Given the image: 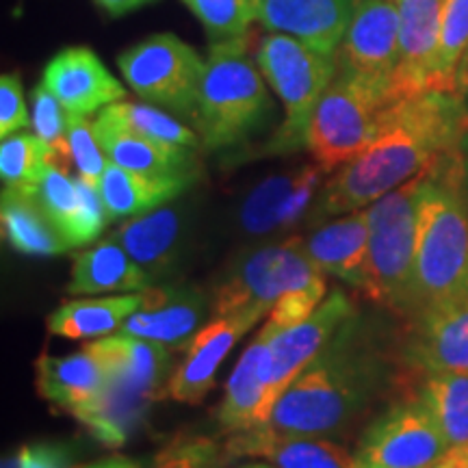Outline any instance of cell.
Segmentation results:
<instances>
[{
    "label": "cell",
    "instance_id": "cell-1",
    "mask_svg": "<svg viewBox=\"0 0 468 468\" xmlns=\"http://www.w3.org/2000/svg\"><path fill=\"white\" fill-rule=\"evenodd\" d=\"M468 113L458 93L427 91L395 102L384 124L356 159L338 169L310 207V219L367 208L460 148Z\"/></svg>",
    "mask_w": 468,
    "mask_h": 468
},
{
    "label": "cell",
    "instance_id": "cell-2",
    "mask_svg": "<svg viewBox=\"0 0 468 468\" xmlns=\"http://www.w3.org/2000/svg\"><path fill=\"white\" fill-rule=\"evenodd\" d=\"M384 378L371 336L358 313L351 314L280 395L267 425L319 438L345 434L382 390Z\"/></svg>",
    "mask_w": 468,
    "mask_h": 468
},
{
    "label": "cell",
    "instance_id": "cell-3",
    "mask_svg": "<svg viewBox=\"0 0 468 468\" xmlns=\"http://www.w3.org/2000/svg\"><path fill=\"white\" fill-rule=\"evenodd\" d=\"M462 302H468V183L462 148H455L427 169L420 186L406 317Z\"/></svg>",
    "mask_w": 468,
    "mask_h": 468
},
{
    "label": "cell",
    "instance_id": "cell-4",
    "mask_svg": "<svg viewBox=\"0 0 468 468\" xmlns=\"http://www.w3.org/2000/svg\"><path fill=\"white\" fill-rule=\"evenodd\" d=\"M85 349L102 362L109 388L104 399L80 423L107 447H122L145 406L169 395L172 356L159 343L126 335L101 338Z\"/></svg>",
    "mask_w": 468,
    "mask_h": 468
},
{
    "label": "cell",
    "instance_id": "cell-5",
    "mask_svg": "<svg viewBox=\"0 0 468 468\" xmlns=\"http://www.w3.org/2000/svg\"><path fill=\"white\" fill-rule=\"evenodd\" d=\"M265 76L248 57L245 37L210 44L196 120L208 150L243 142L267 111Z\"/></svg>",
    "mask_w": 468,
    "mask_h": 468
},
{
    "label": "cell",
    "instance_id": "cell-6",
    "mask_svg": "<svg viewBox=\"0 0 468 468\" xmlns=\"http://www.w3.org/2000/svg\"><path fill=\"white\" fill-rule=\"evenodd\" d=\"M425 172L367 207L368 251L360 291L371 302L399 314H408L412 292L419 197Z\"/></svg>",
    "mask_w": 468,
    "mask_h": 468
},
{
    "label": "cell",
    "instance_id": "cell-7",
    "mask_svg": "<svg viewBox=\"0 0 468 468\" xmlns=\"http://www.w3.org/2000/svg\"><path fill=\"white\" fill-rule=\"evenodd\" d=\"M256 63L280 96L286 113L267 152L291 154L306 148L314 109L338 72L336 57L317 52L291 35L273 33L261 42Z\"/></svg>",
    "mask_w": 468,
    "mask_h": 468
},
{
    "label": "cell",
    "instance_id": "cell-8",
    "mask_svg": "<svg viewBox=\"0 0 468 468\" xmlns=\"http://www.w3.org/2000/svg\"><path fill=\"white\" fill-rule=\"evenodd\" d=\"M395 102L399 101L393 93L336 72L308 128L306 148L313 161L325 174L347 165L376 139L386 111Z\"/></svg>",
    "mask_w": 468,
    "mask_h": 468
},
{
    "label": "cell",
    "instance_id": "cell-9",
    "mask_svg": "<svg viewBox=\"0 0 468 468\" xmlns=\"http://www.w3.org/2000/svg\"><path fill=\"white\" fill-rule=\"evenodd\" d=\"M117 68L144 101L178 115L197 111L204 58L174 33H156L134 44L117 57Z\"/></svg>",
    "mask_w": 468,
    "mask_h": 468
},
{
    "label": "cell",
    "instance_id": "cell-10",
    "mask_svg": "<svg viewBox=\"0 0 468 468\" xmlns=\"http://www.w3.org/2000/svg\"><path fill=\"white\" fill-rule=\"evenodd\" d=\"M321 276L325 273L308 259L300 237L251 251L219 284L213 300L215 317H226L248 306L271 310L286 292L302 289Z\"/></svg>",
    "mask_w": 468,
    "mask_h": 468
},
{
    "label": "cell",
    "instance_id": "cell-11",
    "mask_svg": "<svg viewBox=\"0 0 468 468\" xmlns=\"http://www.w3.org/2000/svg\"><path fill=\"white\" fill-rule=\"evenodd\" d=\"M449 449L436 419L417 397L373 420L354 455L358 468H434Z\"/></svg>",
    "mask_w": 468,
    "mask_h": 468
},
{
    "label": "cell",
    "instance_id": "cell-12",
    "mask_svg": "<svg viewBox=\"0 0 468 468\" xmlns=\"http://www.w3.org/2000/svg\"><path fill=\"white\" fill-rule=\"evenodd\" d=\"M351 314H356V306L347 292L335 291L306 321L269 338L265 360H262V386H265L262 414L267 423L280 395L325 347V343Z\"/></svg>",
    "mask_w": 468,
    "mask_h": 468
},
{
    "label": "cell",
    "instance_id": "cell-13",
    "mask_svg": "<svg viewBox=\"0 0 468 468\" xmlns=\"http://www.w3.org/2000/svg\"><path fill=\"white\" fill-rule=\"evenodd\" d=\"M397 58H399L397 0H358L351 25L336 50L338 72L393 93Z\"/></svg>",
    "mask_w": 468,
    "mask_h": 468
},
{
    "label": "cell",
    "instance_id": "cell-14",
    "mask_svg": "<svg viewBox=\"0 0 468 468\" xmlns=\"http://www.w3.org/2000/svg\"><path fill=\"white\" fill-rule=\"evenodd\" d=\"M267 313L269 308L248 306L234 310L226 317H218L202 327L186 349L185 360L169 378V397L180 403H191V406L204 401V397L215 386V373L230 354L234 343Z\"/></svg>",
    "mask_w": 468,
    "mask_h": 468
},
{
    "label": "cell",
    "instance_id": "cell-15",
    "mask_svg": "<svg viewBox=\"0 0 468 468\" xmlns=\"http://www.w3.org/2000/svg\"><path fill=\"white\" fill-rule=\"evenodd\" d=\"M447 0H397L399 58L393 76L395 101L434 91L441 17Z\"/></svg>",
    "mask_w": 468,
    "mask_h": 468
},
{
    "label": "cell",
    "instance_id": "cell-16",
    "mask_svg": "<svg viewBox=\"0 0 468 468\" xmlns=\"http://www.w3.org/2000/svg\"><path fill=\"white\" fill-rule=\"evenodd\" d=\"M142 292V308L122 324L117 335L145 338L169 351L189 349L207 313L202 292L180 286H148Z\"/></svg>",
    "mask_w": 468,
    "mask_h": 468
},
{
    "label": "cell",
    "instance_id": "cell-17",
    "mask_svg": "<svg viewBox=\"0 0 468 468\" xmlns=\"http://www.w3.org/2000/svg\"><path fill=\"white\" fill-rule=\"evenodd\" d=\"M224 452L228 460L259 458L276 468H358L356 455L343 444L319 436L278 431L269 425L230 434Z\"/></svg>",
    "mask_w": 468,
    "mask_h": 468
},
{
    "label": "cell",
    "instance_id": "cell-18",
    "mask_svg": "<svg viewBox=\"0 0 468 468\" xmlns=\"http://www.w3.org/2000/svg\"><path fill=\"white\" fill-rule=\"evenodd\" d=\"M44 83L68 113L91 115L124 101L126 90L96 52L85 46L61 50L44 69Z\"/></svg>",
    "mask_w": 468,
    "mask_h": 468
},
{
    "label": "cell",
    "instance_id": "cell-19",
    "mask_svg": "<svg viewBox=\"0 0 468 468\" xmlns=\"http://www.w3.org/2000/svg\"><path fill=\"white\" fill-rule=\"evenodd\" d=\"M403 358L427 376L468 373V302L427 310L414 317Z\"/></svg>",
    "mask_w": 468,
    "mask_h": 468
},
{
    "label": "cell",
    "instance_id": "cell-20",
    "mask_svg": "<svg viewBox=\"0 0 468 468\" xmlns=\"http://www.w3.org/2000/svg\"><path fill=\"white\" fill-rule=\"evenodd\" d=\"M358 0H261L262 27L336 57Z\"/></svg>",
    "mask_w": 468,
    "mask_h": 468
},
{
    "label": "cell",
    "instance_id": "cell-21",
    "mask_svg": "<svg viewBox=\"0 0 468 468\" xmlns=\"http://www.w3.org/2000/svg\"><path fill=\"white\" fill-rule=\"evenodd\" d=\"M325 172L317 163L303 165L295 172L271 176L251 189L241 207V226L250 234H267L295 224L306 213L321 176Z\"/></svg>",
    "mask_w": 468,
    "mask_h": 468
},
{
    "label": "cell",
    "instance_id": "cell-22",
    "mask_svg": "<svg viewBox=\"0 0 468 468\" xmlns=\"http://www.w3.org/2000/svg\"><path fill=\"white\" fill-rule=\"evenodd\" d=\"M35 373L39 395L74 419L96 408L109 388V376L102 362L87 349L66 358L42 354L35 360Z\"/></svg>",
    "mask_w": 468,
    "mask_h": 468
},
{
    "label": "cell",
    "instance_id": "cell-23",
    "mask_svg": "<svg viewBox=\"0 0 468 468\" xmlns=\"http://www.w3.org/2000/svg\"><path fill=\"white\" fill-rule=\"evenodd\" d=\"M308 259L324 273L336 276L362 289L368 251V213L367 208L354 210L345 218L321 226L306 241H302Z\"/></svg>",
    "mask_w": 468,
    "mask_h": 468
},
{
    "label": "cell",
    "instance_id": "cell-24",
    "mask_svg": "<svg viewBox=\"0 0 468 468\" xmlns=\"http://www.w3.org/2000/svg\"><path fill=\"white\" fill-rule=\"evenodd\" d=\"M98 144L107 159L131 172L148 176H183L189 165L191 154L180 145L159 144L144 134L117 126L98 115L93 122Z\"/></svg>",
    "mask_w": 468,
    "mask_h": 468
},
{
    "label": "cell",
    "instance_id": "cell-25",
    "mask_svg": "<svg viewBox=\"0 0 468 468\" xmlns=\"http://www.w3.org/2000/svg\"><path fill=\"white\" fill-rule=\"evenodd\" d=\"M191 183V176H148L107 163L101 183V196L109 219L137 218L161 204L174 200Z\"/></svg>",
    "mask_w": 468,
    "mask_h": 468
},
{
    "label": "cell",
    "instance_id": "cell-26",
    "mask_svg": "<svg viewBox=\"0 0 468 468\" xmlns=\"http://www.w3.org/2000/svg\"><path fill=\"white\" fill-rule=\"evenodd\" d=\"M269 338L271 336L265 330H261L256 341L243 351L230 379H228L224 401H221L218 412L219 425L226 434H237V431L251 430V427L267 425L265 414H262V395H265L262 360H265Z\"/></svg>",
    "mask_w": 468,
    "mask_h": 468
},
{
    "label": "cell",
    "instance_id": "cell-27",
    "mask_svg": "<svg viewBox=\"0 0 468 468\" xmlns=\"http://www.w3.org/2000/svg\"><path fill=\"white\" fill-rule=\"evenodd\" d=\"M180 218L174 208H159L154 213H144L131 218L111 234L131 259L137 262L150 278L165 273L178 251Z\"/></svg>",
    "mask_w": 468,
    "mask_h": 468
},
{
    "label": "cell",
    "instance_id": "cell-28",
    "mask_svg": "<svg viewBox=\"0 0 468 468\" xmlns=\"http://www.w3.org/2000/svg\"><path fill=\"white\" fill-rule=\"evenodd\" d=\"M152 278L115 241H104L96 248L74 256L69 295H98L111 291H144Z\"/></svg>",
    "mask_w": 468,
    "mask_h": 468
},
{
    "label": "cell",
    "instance_id": "cell-29",
    "mask_svg": "<svg viewBox=\"0 0 468 468\" xmlns=\"http://www.w3.org/2000/svg\"><path fill=\"white\" fill-rule=\"evenodd\" d=\"M3 232L9 245L28 256H57L66 254L69 245L52 219L46 215L37 196L17 189H3L0 204Z\"/></svg>",
    "mask_w": 468,
    "mask_h": 468
},
{
    "label": "cell",
    "instance_id": "cell-30",
    "mask_svg": "<svg viewBox=\"0 0 468 468\" xmlns=\"http://www.w3.org/2000/svg\"><path fill=\"white\" fill-rule=\"evenodd\" d=\"M144 303V292L101 297V300H74L58 306L46 319L50 335L63 338H98L113 335Z\"/></svg>",
    "mask_w": 468,
    "mask_h": 468
},
{
    "label": "cell",
    "instance_id": "cell-31",
    "mask_svg": "<svg viewBox=\"0 0 468 468\" xmlns=\"http://www.w3.org/2000/svg\"><path fill=\"white\" fill-rule=\"evenodd\" d=\"M419 397L452 447L468 444V373H431Z\"/></svg>",
    "mask_w": 468,
    "mask_h": 468
},
{
    "label": "cell",
    "instance_id": "cell-32",
    "mask_svg": "<svg viewBox=\"0 0 468 468\" xmlns=\"http://www.w3.org/2000/svg\"><path fill=\"white\" fill-rule=\"evenodd\" d=\"M52 163H57L55 150L37 134H11L0 144V178L9 189L35 196Z\"/></svg>",
    "mask_w": 468,
    "mask_h": 468
},
{
    "label": "cell",
    "instance_id": "cell-33",
    "mask_svg": "<svg viewBox=\"0 0 468 468\" xmlns=\"http://www.w3.org/2000/svg\"><path fill=\"white\" fill-rule=\"evenodd\" d=\"M468 61V0H447L438 35L434 91L458 93V74Z\"/></svg>",
    "mask_w": 468,
    "mask_h": 468
},
{
    "label": "cell",
    "instance_id": "cell-34",
    "mask_svg": "<svg viewBox=\"0 0 468 468\" xmlns=\"http://www.w3.org/2000/svg\"><path fill=\"white\" fill-rule=\"evenodd\" d=\"M98 115L113 122L117 126H124L128 131H134L144 134V137L154 139V142L159 144L180 145V148L186 150H193L200 145V139L196 137V133L189 131L183 122L174 120L172 115L165 113V111L150 107V104L120 101L104 107Z\"/></svg>",
    "mask_w": 468,
    "mask_h": 468
},
{
    "label": "cell",
    "instance_id": "cell-35",
    "mask_svg": "<svg viewBox=\"0 0 468 468\" xmlns=\"http://www.w3.org/2000/svg\"><path fill=\"white\" fill-rule=\"evenodd\" d=\"M200 20L210 44L245 37L261 17V0H183Z\"/></svg>",
    "mask_w": 468,
    "mask_h": 468
},
{
    "label": "cell",
    "instance_id": "cell-36",
    "mask_svg": "<svg viewBox=\"0 0 468 468\" xmlns=\"http://www.w3.org/2000/svg\"><path fill=\"white\" fill-rule=\"evenodd\" d=\"M35 196H37L39 204L44 207L46 215L52 219V224L57 226V230L61 232V237L72 248V239L80 215V191L76 180L69 178L66 169L52 163L46 169L42 185H39Z\"/></svg>",
    "mask_w": 468,
    "mask_h": 468
},
{
    "label": "cell",
    "instance_id": "cell-37",
    "mask_svg": "<svg viewBox=\"0 0 468 468\" xmlns=\"http://www.w3.org/2000/svg\"><path fill=\"white\" fill-rule=\"evenodd\" d=\"M228 462L224 447L213 438L180 434L163 444L150 468H224Z\"/></svg>",
    "mask_w": 468,
    "mask_h": 468
},
{
    "label": "cell",
    "instance_id": "cell-38",
    "mask_svg": "<svg viewBox=\"0 0 468 468\" xmlns=\"http://www.w3.org/2000/svg\"><path fill=\"white\" fill-rule=\"evenodd\" d=\"M31 126L35 128V134L55 150L57 161L69 159L68 111L63 109V104L57 101L55 93L46 87L44 80L33 90Z\"/></svg>",
    "mask_w": 468,
    "mask_h": 468
},
{
    "label": "cell",
    "instance_id": "cell-39",
    "mask_svg": "<svg viewBox=\"0 0 468 468\" xmlns=\"http://www.w3.org/2000/svg\"><path fill=\"white\" fill-rule=\"evenodd\" d=\"M325 300V276H321L302 289H295L286 292L284 297L273 303V308L269 310V321L262 330L269 336H276L280 332L291 330V327L300 325L302 321H306L310 314L317 310Z\"/></svg>",
    "mask_w": 468,
    "mask_h": 468
},
{
    "label": "cell",
    "instance_id": "cell-40",
    "mask_svg": "<svg viewBox=\"0 0 468 468\" xmlns=\"http://www.w3.org/2000/svg\"><path fill=\"white\" fill-rule=\"evenodd\" d=\"M68 150L79 174L91 183H101L107 169V159H104L107 154L98 144L93 124H90L85 115L68 113Z\"/></svg>",
    "mask_w": 468,
    "mask_h": 468
},
{
    "label": "cell",
    "instance_id": "cell-41",
    "mask_svg": "<svg viewBox=\"0 0 468 468\" xmlns=\"http://www.w3.org/2000/svg\"><path fill=\"white\" fill-rule=\"evenodd\" d=\"M31 126L25 90L17 74H3L0 79V134L11 137L17 131H25Z\"/></svg>",
    "mask_w": 468,
    "mask_h": 468
},
{
    "label": "cell",
    "instance_id": "cell-42",
    "mask_svg": "<svg viewBox=\"0 0 468 468\" xmlns=\"http://www.w3.org/2000/svg\"><path fill=\"white\" fill-rule=\"evenodd\" d=\"M16 464L17 468H69V453L61 444H25L17 453Z\"/></svg>",
    "mask_w": 468,
    "mask_h": 468
},
{
    "label": "cell",
    "instance_id": "cell-43",
    "mask_svg": "<svg viewBox=\"0 0 468 468\" xmlns=\"http://www.w3.org/2000/svg\"><path fill=\"white\" fill-rule=\"evenodd\" d=\"M434 468H468V444H455Z\"/></svg>",
    "mask_w": 468,
    "mask_h": 468
},
{
    "label": "cell",
    "instance_id": "cell-44",
    "mask_svg": "<svg viewBox=\"0 0 468 468\" xmlns=\"http://www.w3.org/2000/svg\"><path fill=\"white\" fill-rule=\"evenodd\" d=\"M148 3H152V0H98V5L107 9L111 16H124L128 11L144 7Z\"/></svg>",
    "mask_w": 468,
    "mask_h": 468
},
{
    "label": "cell",
    "instance_id": "cell-45",
    "mask_svg": "<svg viewBox=\"0 0 468 468\" xmlns=\"http://www.w3.org/2000/svg\"><path fill=\"white\" fill-rule=\"evenodd\" d=\"M83 468H142L137 462L128 460V458H107L102 462H96V464L83 466Z\"/></svg>",
    "mask_w": 468,
    "mask_h": 468
},
{
    "label": "cell",
    "instance_id": "cell-46",
    "mask_svg": "<svg viewBox=\"0 0 468 468\" xmlns=\"http://www.w3.org/2000/svg\"><path fill=\"white\" fill-rule=\"evenodd\" d=\"M458 96L466 98L468 96V61L462 66L458 74Z\"/></svg>",
    "mask_w": 468,
    "mask_h": 468
},
{
    "label": "cell",
    "instance_id": "cell-47",
    "mask_svg": "<svg viewBox=\"0 0 468 468\" xmlns=\"http://www.w3.org/2000/svg\"><path fill=\"white\" fill-rule=\"evenodd\" d=\"M462 156H464V167H466V183H468V131L464 133V137H462Z\"/></svg>",
    "mask_w": 468,
    "mask_h": 468
},
{
    "label": "cell",
    "instance_id": "cell-48",
    "mask_svg": "<svg viewBox=\"0 0 468 468\" xmlns=\"http://www.w3.org/2000/svg\"><path fill=\"white\" fill-rule=\"evenodd\" d=\"M241 468H276V466H267V464H248V466H241Z\"/></svg>",
    "mask_w": 468,
    "mask_h": 468
},
{
    "label": "cell",
    "instance_id": "cell-49",
    "mask_svg": "<svg viewBox=\"0 0 468 468\" xmlns=\"http://www.w3.org/2000/svg\"><path fill=\"white\" fill-rule=\"evenodd\" d=\"M466 131H468V122H466Z\"/></svg>",
    "mask_w": 468,
    "mask_h": 468
}]
</instances>
